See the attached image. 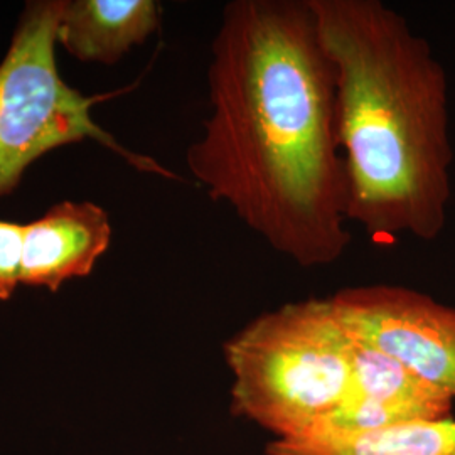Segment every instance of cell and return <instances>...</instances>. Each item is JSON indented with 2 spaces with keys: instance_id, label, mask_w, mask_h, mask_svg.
Listing matches in <instances>:
<instances>
[{
  "instance_id": "obj_3",
  "label": "cell",
  "mask_w": 455,
  "mask_h": 455,
  "mask_svg": "<svg viewBox=\"0 0 455 455\" xmlns=\"http://www.w3.org/2000/svg\"><path fill=\"white\" fill-rule=\"evenodd\" d=\"M355 349L331 297L263 312L223 344L231 411L274 440L309 435L344 403Z\"/></svg>"
},
{
  "instance_id": "obj_4",
  "label": "cell",
  "mask_w": 455,
  "mask_h": 455,
  "mask_svg": "<svg viewBox=\"0 0 455 455\" xmlns=\"http://www.w3.org/2000/svg\"><path fill=\"white\" fill-rule=\"evenodd\" d=\"M65 0L28 2L0 63V197L14 193L28 167L49 150L93 139L137 171L180 180L154 159L122 146L93 120L98 101L61 78L56 63Z\"/></svg>"
},
{
  "instance_id": "obj_2",
  "label": "cell",
  "mask_w": 455,
  "mask_h": 455,
  "mask_svg": "<svg viewBox=\"0 0 455 455\" xmlns=\"http://www.w3.org/2000/svg\"><path fill=\"white\" fill-rule=\"evenodd\" d=\"M334 66L347 220L376 244L435 240L452 196L449 82L427 39L381 0H309Z\"/></svg>"
},
{
  "instance_id": "obj_8",
  "label": "cell",
  "mask_w": 455,
  "mask_h": 455,
  "mask_svg": "<svg viewBox=\"0 0 455 455\" xmlns=\"http://www.w3.org/2000/svg\"><path fill=\"white\" fill-rule=\"evenodd\" d=\"M267 455H455V419L422 420L387 430L270 440Z\"/></svg>"
},
{
  "instance_id": "obj_1",
  "label": "cell",
  "mask_w": 455,
  "mask_h": 455,
  "mask_svg": "<svg viewBox=\"0 0 455 455\" xmlns=\"http://www.w3.org/2000/svg\"><path fill=\"white\" fill-rule=\"evenodd\" d=\"M210 116L186 163L216 203L299 267L351 243L336 76L309 0H233L208 68Z\"/></svg>"
},
{
  "instance_id": "obj_6",
  "label": "cell",
  "mask_w": 455,
  "mask_h": 455,
  "mask_svg": "<svg viewBox=\"0 0 455 455\" xmlns=\"http://www.w3.org/2000/svg\"><path fill=\"white\" fill-rule=\"evenodd\" d=\"M112 242L108 212L90 201H63L26 225L20 283L58 292L88 276Z\"/></svg>"
},
{
  "instance_id": "obj_10",
  "label": "cell",
  "mask_w": 455,
  "mask_h": 455,
  "mask_svg": "<svg viewBox=\"0 0 455 455\" xmlns=\"http://www.w3.org/2000/svg\"><path fill=\"white\" fill-rule=\"evenodd\" d=\"M26 225L0 220V300H9L20 283Z\"/></svg>"
},
{
  "instance_id": "obj_5",
  "label": "cell",
  "mask_w": 455,
  "mask_h": 455,
  "mask_svg": "<svg viewBox=\"0 0 455 455\" xmlns=\"http://www.w3.org/2000/svg\"><path fill=\"white\" fill-rule=\"evenodd\" d=\"M331 299L355 341L400 361L455 398V307L388 283L347 287Z\"/></svg>"
},
{
  "instance_id": "obj_9",
  "label": "cell",
  "mask_w": 455,
  "mask_h": 455,
  "mask_svg": "<svg viewBox=\"0 0 455 455\" xmlns=\"http://www.w3.org/2000/svg\"><path fill=\"white\" fill-rule=\"evenodd\" d=\"M363 400L388 407L415 408L435 419L452 417L454 398L407 366L371 346L356 341L351 385L344 402Z\"/></svg>"
},
{
  "instance_id": "obj_7",
  "label": "cell",
  "mask_w": 455,
  "mask_h": 455,
  "mask_svg": "<svg viewBox=\"0 0 455 455\" xmlns=\"http://www.w3.org/2000/svg\"><path fill=\"white\" fill-rule=\"evenodd\" d=\"M159 24L154 0H71L63 7L58 43L83 63L115 65Z\"/></svg>"
}]
</instances>
